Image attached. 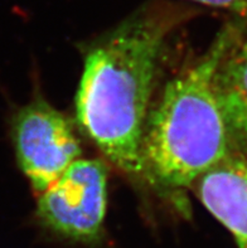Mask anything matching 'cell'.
Listing matches in <instances>:
<instances>
[{"label":"cell","instance_id":"cell-2","mask_svg":"<svg viewBox=\"0 0 247 248\" xmlns=\"http://www.w3.org/2000/svg\"><path fill=\"white\" fill-rule=\"evenodd\" d=\"M247 20L226 23L203 57L164 87L141 139L143 175L168 190L189 188L235 151L214 88L226 52Z\"/></svg>","mask_w":247,"mask_h":248},{"label":"cell","instance_id":"cell-4","mask_svg":"<svg viewBox=\"0 0 247 248\" xmlns=\"http://www.w3.org/2000/svg\"><path fill=\"white\" fill-rule=\"evenodd\" d=\"M12 140L20 170L39 194L81 159L72 123L43 98L32 101L14 115Z\"/></svg>","mask_w":247,"mask_h":248},{"label":"cell","instance_id":"cell-7","mask_svg":"<svg viewBox=\"0 0 247 248\" xmlns=\"http://www.w3.org/2000/svg\"><path fill=\"white\" fill-rule=\"evenodd\" d=\"M193 1L229 10L233 13L237 18L247 20V0H193Z\"/></svg>","mask_w":247,"mask_h":248},{"label":"cell","instance_id":"cell-1","mask_svg":"<svg viewBox=\"0 0 247 248\" xmlns=\"http://www.w3.org/2000/svg\"><path fill=\"white\" fill-rule=\"evenodd\" d=\"M181 16L145 8L91 46L76 94V116L84 134L114 165L143 175L141 139L158 62Z\"/></svg>","mask_w":247,"mask_h":248},{"label":"cell","instance_id":"cell-5","mask_svg":"<svg viewBox=\"0 0 247 248\" xmlns=\"http://www.w3.org/2000/svg\"><path fill=\"white\" fill-rule=\"evenodd\" d=\"M202 204L230 231L238 248H247V156L232 151L197 180Z\"/></svg>","mask_w":247,"mask_h":248},{"label":"cell","instance_id":"cell-3","mask_svg":"<svg viewBox=\"0 0 247 248\" xmlns=\"http://www.w3.org/2000/svg\"><path fill=\"white\" fill-rule=\"evenodd\" d=\"M106 205V165L95 159H79L41 193L37 216L58 236L92 245L102 237Z\"/></svg>","mask_w":247,"mask_h":248},{"label":"cell","instance_id":"cell-6","mask_svg":"<svg viewBox=\"0 0 247 248\" xmlns=\"http://www.w3.org/2000/svg\"><path fill=\"white\" fill-rule=\"evenodd\" d=\"M214 88L233 149L247 156V24L219 62Z\"/></svg>","mask_w":247,"mask_h":248}]
</instances>
